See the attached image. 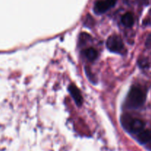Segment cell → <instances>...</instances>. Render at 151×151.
Segmentation results:
<instances>
[{"mask_svg": "<svg viewBox=\"0 0 151 151\" xmlns=\"http://www.w3.org/2000/svg\"><path fill=\"white\" fill-rule=\"evenodd\" d=\"M121 121L124 128L131 133L138 134L144 130L145 122L139 118H134L128 115H122Z\"/></svg>", "mask_w": 151, "mask_h": 151, "instance_id": "7a4b0ae2", "label": "cell"}, {"mask_svg": "<svg viewBox=\"0 0 151 151\" xmlns=\"http://www.w3.org/2000/svg\"><path fill=\"white\" fill-rule=\"evenodd\" d=\"M83 55L88 60L94 61L97 59V52L95 49L92 48V47H90V48H88L84 50Z\"/></svg>", "mask_w": 151, "mask_h": 151, "instance_id": "ba28073f", "label": "cell"}, {"mask_svg": "<svg viewBox=\"0 0 151 151\" xmlns=\"http://www.w3.org/2000/svg\"><path fill=\"white\" fill-rule=\"evenodd\" d=\"M146 95L142 89L137 86L131 88L127 97V105L131 109H137L142 106L145 102Z\"/></svg>", "mask_w": 151, "mask_h": 151, "instance_id": "6da1fadb", "label": "cell"}, {"mask_svg": "<svg viewBox=\"0 0 151 151\" xmlns=\"http://www.w3.org/2000/svg\"><path fill=\"white\" fill-rule=\"evenodd\" d=\"M122 25L126 28H131L133 26L134 23V16L131 13H126L122 16L121 19Z\"/></svg>", "mask_w": 151, "mask_h": 151, "instance_id": "52a82bcc", "label": "cell"}, {"mask_svg": "<svg viewBox=\"0 0 151 151\" xmlns=\"http://www.w3.org/2000/svg\"><path fill=\"white\" fill-rule=\"evenodd\" d=\"M137 1L142 4H147L149 3V1H150V0H137Z\"/></svg>", "mask_w": 151, "mask_h": 151, "instance_id": "8fae6325", "label": "cell"}, {"mask_svg": "<svg viewBox=\"0 0 151 151\" xmlns=\"http://www.w3.org/2000/svg\"><path fill=\"white\" fill-rule=\"evenodd\" d=\"M137 140L141 144L148 143L151 141V130H143L137 134Z\"/></svg>", "mask_w": 151, "mask_h": 151, "instance_id": "8992f818", "label": "cell"}, {"mask_svg": "<svg viewBox=\"0 0 151 151\" xmlns=\"http://www.w3.org/2000/svg\"><path fill=\"white\" fill-rule=\"evenodd\" d=\"M146 45L147 46H150L151 45V34L148 36L147 38V41H146Z\"/></svg>", "mask_w": 151, "mask_h": 151, "instance_id": "30bf717a", "label": "cell"}, {"mask_svg": "<svg viewBox=\"0 0 151 151\" xmlns=\"http://www.w3.org/2000/svg\"><path fill=\"white\" fill-rule=\"evenodd\" d=\"M147 62L146 60H141V62H140L139 63V65L142 67V68H145L146 66H147Z\"/></svg>", "mask_w": 151, "mask_h": 151, "instance_id": "9c48e42d", "label": "cell"}, {"mask_svg": "<svg viewBox=\"0 0 151 151\" xmlns=\"http://www.w3.org/2000/svg\"><path fill=\"white\" fill-rule=\"evenodd\" d=\"M69 91L76 105L78 106H81L83 104V97L79 89L74 84H70L69 87Z\"/></svg>", "mask_w": 151, "mask_h": 151, "instance_id": "5b68a950", "label": "cell"}, {"mask_svg": "<svg viewBox=\"0 0 151 151\" xmlns=\"http://www.w3.org/2000/svg\"><path fill=\"white\" fill-rule=\"evenodd\" d=\"M107 48L114 53H119L123 50L124 44L122 38L116 35L111 36L106 41Z\"/></svg>", "mask_w": 151, "mask_h": 151, "instance_id": "3957f363", "label": "cell"}, {"mask_svg": "<svg viewBox=\"0 0 151 151\" xmlns=\"http://www.w3.org/2000/svg\"><path fill=\"white\" fill-rule=\"evenodd\" d=\"M116 0H100L94 4V10L97 14H102L116 4Z\"/></svg>", "mask_w": 151, "mask_h": 151, "instance_id": "277c9868", "label": "cell"}]
</instances>
